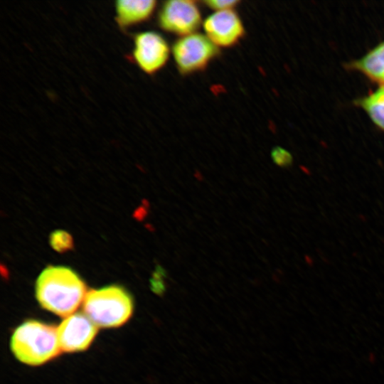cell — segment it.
<instances>
[{"label": "cell", "mask_w": 384, "mask_h": 384, "mask_svg": "<svg viewBox=\"0 0 384 384\" xmlns=\"http://www.w3.org/2000/svg\"><path fill=\"white\" fill-rule=\"evenodd\" d=\"M346 67L364 75L379 86L384 85V41Z\"/></svg>", "instance_id": "cell-10"}, {"label": "cell", "mask_w": 384, "mask_h": 384, "mask_svg": "<svg viewBox=\"0 0 384 384\" xmlns=\"http://www.w3.org/2000/svg\"><path fill=\"white\" fill-rule=\"evenodd\" d=\"M204 3L215 11H220L233 9L239 4V1L236 0H210Z\"/></svg>", "instance_id": "cell-14"}, {"label": "cell", "mask_w": 384, "mask_h": 384, "mask_svg": "<svg viewBox=\"0 0 384 384\" xmlns=\"http://www.w3.org/2000/svg\"><path fill=\"white\" fill-rule=\"evenodd\" d=\"M35 292L43 308L61 316L73 314L87 294L83 280L72 269L63 266L45 268L36 279Z\"/></svg>", "instance_id": "cell-1"}, {"label": "cell", "mask_w": 384, "mask_h": 384, "mask_svg": "<svg viewBox=\"0 0 384 384\" xmlns=\"http://www.w3.org/2000/svg\"><path fill=\"white\" fill-rule=\"evenodd\" d=\"M97 333V326L85 314L73 313L57 327L60 351L67 353L85 351Z\"/></svg>", "instance_id": "cell-7"}, {"label": "cell", "mask_w": 384, "mask_h": 384, "mask_svg": "<svg viewBox=\"0 0 384 384\" xmlns=\"http://www.w3.org/2000/svg\"><path fill=\"white\" fill-rule=\"evenodd\" d=\"M157 21L164 31L182 37L196 33L201 23V15L195 1L170 0L161 5Z\"/></svg>", "instance_id": "cell-6"}, {"label": "cell", "mask_w": 384, "mask_h": 384, "mask_svg": "<svg viewBox=\"0 0 384 384\" xmlns=\"http://www.w3.org/2000/svg\"><path fill=\"white\" fill-rule=\"evenodd\" d=\"M50 242L54 250L60 252L71 250L73 246V238L64 230H56L52 233Z\"/></svg>", "instance_id": "cell-12"}, {"label": "cell", "mask_w": 384, "mask_h": 384, "mask_svg": "<svg viewBox=\"0 0 384 384\" xmlns=\"http://www.w3.org/2000/svg\"><path fill=\"white\" fill-rule=\"evenodd\" d=\"M11 348L16 358L23 363H45L61 351L57 328L39 321L28 320L13 332Z\"/></svg>", "instance_id": "cell-2"}, {"label": "cell", "mask_w": 384, "mask_h": 384, "mask_svg": "<svg viewBox=\"0 0 384 384\" xmlns=\"http://www.w3.org/2000/svg\"><path fill=\"white\" fill-rule=\"evenodd\" d=\"M206 36L218 48L236 44L243 36L242 22L233 11H215L203 23Z\"/></svg>", "instance_id": "cell-8"}, {"label": "cell", "mask_w": 384, "mask_h": 384, "mask_svg": "<svg viewBox=\"0 0 384 384\" xmlns=\"http://www.w3.org/2000/svg\"><path fill=\"white\" fill-rule=\"evenodd\" d=\"M356 103L380 129L384 131V85L358 98Z\"/></svg>", "instance_id": "cell-11"}, {"label": "cell", "mask_w": 384, "mask_h": 384, "mask_svg": "<svg viewBox=\"0 0 384 384\" xmlns=\"http://www.w3.org/2000/svg\"><path fill=\"white\" fill-rule=\"evenodd\" d=\"M272 157L274 162L280 166H286L291 164L292 156L285 149L277 147L272 150Z\"/></svg>", "instance_id": "cell-13"}, {"label": "cell", "mask_w": 384, "mask_h": 384, "mask_svg": "<svg viewBox=\"0 0 384 384\" xmlns=\"http://www.w3.org/2000/svg\"><path fill=\"white\" fill-rule=\"evenodd\" d=\"M82 308L97 326L112 328L129 320L134 305L132 297L124 288L110 285L87 292Z\"/></svg>", "instance_id": "cell-3"}, {"label": "cell", "mask_w": 384, "mask_h": 384, "mask_svg": "<svg viewBox=\"0 0 384 384\" xmlns=\"http://www.w3.org/2000/svg\"><path fill=\"white\" fill-rule=\"evenodd\" d=\"M170 48L164 38L153 31L133 36V48L127 58L148 75L159 71L167 63Z\"/></svg>", "instance_id": "cell-5"}, {"label": "cell", "mask_w": 384, "mask_h": 384, "mask_svg": "<svg viewBox=\"0 0 384 384\" xmlns=\"http://www.w3.org/2000/svg\"><path fill=\"white\" fill-rule=\"evenodd\" d=\"M156 8L154 0H117L114 20L119 28L127 30L149 20Z\"/></svg>", "instance_id": "cell-9"}, {"label": "cell", "mask_w": 384, "mask_h": 384, "mask_svg": "<svg viewBox=\"0 0 384 384\" xmlns=\"http://www.w3.org/2000/svg\"><path fill=\"white\" fill-rule=\"evenodd\" d=\"M218 53V48L206 36L193 33L181 37L172 47L178 70L189 74L205 68Z\"/></svg>", "instance_id": "cell-4"}]
</instances>
